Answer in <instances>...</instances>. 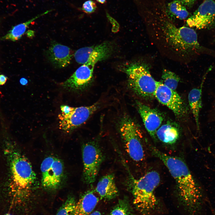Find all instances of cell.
I'll list each match as a JSON object with an SVG mask.
<instances>
[{
    "label": "cell",
    "instance_id": "obj_1",
    "mask_svg": "<svg viewBox=\"0 0 215 215\" xmlns=\"http://www.w3.org/2000/svg\"><path fill=\"white\" fill-rule=\"evenodd\" d=\"M161 6V10L151 13L153 26L155 27L159 37L165 45L179 56L190 57L201 54L215 55V52L201 45L198 40L197 34L191 28L182 26L178 27L171 22L166 7Z\"/></svg>",
    "mask_w": 215,
    "mask_h": 215
},
{
    "label": "cell",
    "instance_id": "obj_2",
    "mask_svg": "<svg viewBox=\"0 0 215 215\" xmlns=\"http://www.w3.org/2000/svg\"><path fill=\"white\" fill-rule=\"evenodd\" d=\"M150 150L168 169L176 183L179 200L188 211L195 208L201 196L198 185L185 162L181 158L164 153L150 146Z\"/></svg>",
    "mask_w": 215,
    "mask_h": 215
},
{
    "label": "cell",
    "instance_id": "obj_3",
    "mask_svg": "<svg viewBox=\"0 0 215 215\" xmlns=\"http://www.w3.org/2000/svg\"><path fill=\"white\" fill-rule=\"evenodd\" d=\"M131 179L133 203L142 215H149L158 204L154 191L160 182L159 174L155 171H151L139 179Z\"/></svg>",
    "mask_w": 215,
    "mask_h": 215
},
{
    "label": "cell",
    "instance_id": "obj_4",
    "mask_svg": "<svg viewBox=\"0 0 215 215\" xmlns=\"http://www.w3.org/2000/svg\"><path fill=\"white\" fill-rule=\"evenodd\" d=\"M148 67L145 63L134 62L124 65L121 69L128 76L129 88L138 96L150 99L155 97L157 82Z\"/></svg>",
    "mask_w": 215,
    "mask_h": 215
},
{
    "label": "cell",
    "instance_id": "obj_5",
    "mask_svg": "<svg viewBox=\"0 0 215 215\" xmlns=\"http://www.w3.org/2000/svg\"><path fill=\"white\" fill-rule=\"evenodd\" d=\"M119 127L125 149L130 157L136 162L142 161L144 153L139 126L130 117L125 115L120 120Z\"/></svg>",
    "mask_w": 215,
    "mask_h": 215
},
{
    "label": "cell",
    "instance_id": "obj_6",
    "mask_svg": "<svg viewBox=\"0 0 215 215\" xmlns=\"http://www.w3.org/2000/svg\"><path fill=\"white\" fill-rule=\"evenodd\" d=\"M11 153L9 155L12 183L16 190L27 189L36 179L32 167L29 161L21 154L15 151Z\"/></svg>",
    "mask_w": 215,
    "mask_h": 215
},
{
    "label": "cell",
    "instance_id": "obj_7",
    "mask_svg": "<svg viewBox=\"0 0 215 215\" xmlns=\"http://www.w3.org/2000/svg\"><path fill=\"white\" fill-rule=\"evenodd\" d=\"M83 177L87 184L94 182L103 160V154L98 144L90 141L83 145L82 149Z\"/></svg>",
    "mask_w": 215,
    "mask_h": 215
},
{
    "label": "cell",
    "instance_id": "obj_8",
    "mask_svg": "<svg viewBox=\"0 0 215 215\" xmlns=\"http://www.w3.org/2000/svg\"><path fill=\"white\" fill-rule=\"evenodd\" d=\"M97 102L89 106L72 107L67 114L61 113L58 115L60 128L70 132L85 123L99 108Z\"/></svg>",
    "mask_w": 215,
    "mask_h": 215
},
{
    "label": "cell",
    "instance_id": "obj_9",
    "mask_svg": "<svg viewBox=\"0 0 215 215\" xmlns=\"http://www.w3.org/2000/svg\"><path fill=\"white\" fill-rule=\"evenodd\" d=\"M41 170L43 187L50 190L57 188L63 175V166L60 160L54 156L47 157L42 162Z\"/></svg>",
    "mask_w": 215,
    "mask_h": 215
},
{
    "label": "cell",
    "instance_id": "obj_10",
    "mask_svg": "<svg viewBox=\"0 0 215 215\" xmlns=\"http://www.w3.org/2000/svg\"><path fill=\"white\" fill-rule=\"evenodd\" d=\"M112 44L105 42L95 46L79 48L76 51L74 57L78 63L84 64L91 63L95 64L105 60L111 55L113 51Z\"/></svg>",
    "mask_w": 215,
    "mask_h": 215
},
{
    "label": "cell",
    "instance_id": "obj_11",
    "mask_svg": "<svg viewBox=\"0 0 215 215\" xmlns=\"http://www.w3.org/2000/svg\"><path fill=\"white\" fill-rule=\"evenodd\" d=\"M187 25L199 29H211L215 26V0H205L188 18Z\"/></svg>",
    "mask_w": 215,
    "mask_h": 215
},
{
    "label": "cell",
    "instance_id": "obj_12",
    "mask_svg": "<svg viewBox=\"0 0 215 215\" xmlns=\"http://www.w3.org/2000/svg\"><path fill=\"white\" fill-rule=\"evenodd\" d=\"M155 97L159 102L171 110L176 117H182L185 113V106L180 96L161 82H157Z\"/></svg>",
    "mask_w": 215,
    "mask_h": 215
},
{
    "label": "cell",
    "instance_id": "obj_13",
    "mask_svg": "<svg viewBox=\"0 0 215 215\" xmlns=\"http://www.w3.org/2000/svg\"><path fill=\"white\" fill-rule=\"evenodd\" d=\"M95 65L91 63L82 64L61 84L62 86L72 91H82L86 88L92 81Z\"/></svg>",
    "mask_w": 215,
    "mask_h": 215
},
{
    "label": "cell",
    "instance_id": "obj_14",
    "mask_svg": "<svg viewBox=\"0 0 215 215\" xmlns=\"http://www.w3.org/2000/svg\"><path fill=\"white\" fill-rule=\"evenodd\" d=\"M136 105L146 130L150 136L156 140V131L164 120L163 115L157 110L139 101L136 102Z\"/></svg>",
    "mask_w": 215,
    "mask_h": 215
},
{
    "label": "cell",
    "instance_id": "obj_15",
    "mask_svg": "<svg viewBox=\"0 0 215 215\" xmlns=\"http://www.w3.org/2000/svg\"><path fill=\"white\" fill-rule=\"evenodd\" d=\"M47 55L49 60L54 66L61 68L69 65L73 54L72 50L68 47L55 43L49 48Z\"/></svg>",
    "mask_w": 215,
    "mask_h": 215
},
{
    "label": "cell",
    "instance_id": "obj_16",
    "mask_svg": "<svg viewBox=\"0 0 215 215\" xmlns=\"http://www.w3.org/2000/svg\"><path fill=\"white\" fill-rule=\"evenodd\" d=\"M96 190L101 199L109 200L115 198L119 194L114 175L109 174L102 176L98 182Z\"/></svg>",
    "mask_w": 215,
    "mask_h": 215
},
{
    "label": "cell",
    "instance_id": "obj_17",
    "mask_svg": "<svg viewBox=\"0 0 215 215\" xmlns=\"http://www.w3.org/2000/svg\"><path fill=\"white\" fill-rule=\"evenodd\" d=\"M99 198L92 191L86 192L76 203L72 215H89L94 210Z\"/></svg>",
    "mask_w": 215,
    "mask_h": 215
},
{
    "label": "cell",
    "instance_id": "obj_18",
    "mask_svg": "<svg viewBox=\"0 0 215 215\" xmlns=\"http://www.w3.org/2000/svg\"><path fill=\"white\" fill-rule=\"evenodd\" d=\"M179 132L176 124L168 122L159 127L156 131V135L162 142L171 145L175 143L179 139Z\"/></svg>",
    "mask_w": 215,
    "mask_h": 215
},
{
    "label": "cell",
    "instance_id": "obj_19",
    "mask_svg": "<svg viewBox=\"0 0 215 215\" xmlns=\"http://www.w3.org/2000/svg\"><path fill=\"white\" fill-rule=\"evenodd\" d=\"M201 83L199 88H194L189 92L188 96L189 106L193 114L195 122L196 127L198 130H199V115L202 106V91L204 79Z\"/></svg>",
    "mask_w": 215,
    "mask_h": 215
},
{
    "label": "cell",
    "instance_id": "obj_20",
    "mask_svg": "<svg viewBox=\"0 0 215 215\" xmlns=\"http://www.w3.org/2000/svg\"><path fill=\"white\" fill-rule=\"evenodd\" d=\"M51 11L50 10H47L27 21L14 26L7 33L0 38V40H7L14 42L19 40L24 33L27 28L31 23Z\"/></svg>",
    "mask_w": 215,
    "mask_h": 215
},
{
    "label": "cell",
    "instance_id": "obj_21",
    "mask_svg": "<svg viewBox=\"0 0 215 215\" xmlns=\"http://www.w3.org/2000/svg\"><path fill=\"white\" fill-rule=\"evenodd\" d=\"M166 9L168 14L179 19H185L189 15L186 7L180 0H174L168 3Z\"/></svg>",
    "mask_w": 215,
    "mask_h": 215
},
{
    "label": "cell",
    "instance_id": "obj_22",
    "mask_svg": "<svg viewBox=\"0 0 215 215\" xmlns=\"http://www.w3.org/2000/svg\"><path fill=\"white\" fill-rule=\"evenodd\" d=\"M108 215H134L133 211L126 198L119 199Z\"/></svg>",
    "mask_w": 215,
    "mask_h": 215
},
{
    "label": "cell",
    "instance_id": "obj_23",
    "mask_svg": "<svg viewBox=\"0 0 215 215\" xmlns=\"http://www.w3.org/2000/svg\"><path fill=\"white\" fill-rule=\"evenodd\" d=\"M161 82L171 89L175 90L180 81L179 76L175 73L167 69L162 71Z\"/></svg>",
    "mask_w": 215,
    "mask_h": 215
},
{
    "label": "cell",
    "instance_id": "obj_24",
    "mask_svg": "<svg viewBox=\"0 0 215 215\" xmlns=\"http://www.w3.org/2000/svg\"><path fill=\"white\" fill-rule=\"evenodd\" d=\"M73 197H69L58 210L56 215H72L76 204Z\"/></svg>",
    "mask_w": 215,
    "mask_h": 215
},
{
    "label": "cell",
    "instance_id": "obj_25",
    "mask_svg": "<svg viewBox=\"0 0 215 215\" xmlns=\"http://www.w3.org/2000/svg\"><path fill=\"white\" fill-rule=\"evenodd\" d=\"M97 8L96 3L93 1L89 0L83 4L82 10L87 13H91L95 11Z\"/></svg>",
    "mask_w": 215,
    "mask_h": 215
},
{
    "label": "cell",
    "instance_id": "obj_26",
    "mask_svg": "<svg viewBox=\"0 0 215 215\" xmlns=\"http://www.w3.org/2000/svg\"><path fill=\"white\" fill-rule=\"evenodd\" d=\"M185 6L191 8L192 7L196 0H180Z\"/></svg>",
    "mask_w": 215,
    "mask_h": 215
},
{
    "label": "cell",
    "instance_id": "obj_27",
    "mask_svg": "<svg viewBox=\"0 0 215 215\" xmlns=\"http://www.w3.org/2000/svg\"><path fill=\"white\" fill-rule=\"evenodd\" d=\"M72 107L67 105H63L60 106L61 113L64 114H67L72 109Z\"/></svg>",
    "mask_w": 215,
    "mask_h": 215
},
{
    "label": "cell",
    "instance_id": "obj_28",
    "mask_svg": "<svg viewBox=\"0 0 215 215\" xmlns=\"http://www.w3.org/2000/svg\"><path fill=\"white\" fill-rule=\"evenodd\" d=\"M8 79L7 77L3 74L0 75V85L5 84Z\"/></svg>",
    "mask_w": 215,
    "mask_h": 215
},
{
    "label": "cell",
    "instance_id": "obj_29",
    "mask_svg": "<svg viewBox=\"0 0 215 215\" xmlns=\"http://www.w3.org/2000/svg\"><path fill=\"white\" fill-rule=\"evenodd\" d=\"M27 36L29 37H33L34 35V31L33 30H30L26 32Z\"/></svg>",
    "mask_w": 215,
    "mask_h": 215
},
{
    "label": "cell",
    "instance_id": "obj_30",
    "mask_svg": "<svg viewBox=\"0 0 215 215\" xmlns=\"http://www.w3.org/2000/svg\"><path fill=\"white\" fill-rule=\"evenodd\" d=\"M27 80L24 78H21L20 80V82L22 85H25L27 84Z\"/></svg>",
    "mask_w": 215,
    "mask_h": 215
},
{
    "label": "cell",
    "instance_id": "obj_31",
    "mask_svg": "<svg viewBox=\"0 0 215 215\" xmlns=\"http://www.w3.org/2000/svg\"><path fill=\"white\" fill-rule=\"evenodd\" d=\"M89 215H102V214L99 211H96L92 213Z\"/></svg>",
    "mask_w": 215,
    "mask_h": 215
},
{
    "label": "cell",
    "instance_id": "obj_32",
    "mask_svg": "<svg viewBox=\"0 0 215 215\" xmlns=\"http://www.w3.org/2000/svg\"><path fill=\"white\" fill-rule=\"evenodd\" d=\"M96 1L100 3L104 4L106 0H96Z\"/></svg>",
    "mask_w": 215,
    "mask_h": 215
},
{
    "label": "cell",
    "instance_id": "obj_33",
    "mask_svg": "<svg viewBox=\"0 0 215 215\" xmlns=\"http://www.w3.org/2000/svg\"><path fill=\"white\" fill-rule=\"evenodd\" d=\"M6 215H11L10 214H7Z\"/></svg>",
    "mask_w": 215,
    "mask_h": 215
},
{
    "label": "cell",
    "instance_id": "obj_34",
    "mask_svg": "<svg viewBox=\"0 0 215 215\" xmlns=\"http://www.w3.org/2000/svg\"><path fill=\"white\" fill-rule=\"evenodd\" d=\"M213 41L214 42H215V39H214V40Z\"/></svg>",
    "mask_w": 215,
    "mask_h": 215
},
{
    "label": "cell",
    "instance_id": "obj_35",
    "mask_svg": "<svg viewBox=\"0 0 215 215\" xmlns=\"http://www.w3.org/2000/svg\"></svg>",
    "mask_w": 215,
    "mask_h": 215
}]
</instances>
